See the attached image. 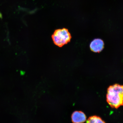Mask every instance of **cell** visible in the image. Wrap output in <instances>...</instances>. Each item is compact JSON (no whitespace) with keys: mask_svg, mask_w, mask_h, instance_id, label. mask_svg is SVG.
Masks as SVG:
<instances>
[{"mask_svg":"<svg viewBox=\"0 0 123 123\" xmlns=\"http://www.w3.org/2000/svg\"><path fill=\"white\" fill-rule=\"evenodd\" d=\"M52 38L55 45L62 47L70 42L71 36L68 30L63 28L55 30L52 35Z\"/></svg>","mask_w":123,"mask_h":123,"instance_id":"7a4b0ae2","label":"cell"},{"mask_svg":"<svg viewBox=\"0 0 123 123\" xmlns=\"http://www.w3.org/2000/svg\"><path fill=\"white\" fill-rule=\"evenodd\" d=\"M104 43L102 39L96 38L94 39L90 44V49L95 53H100L103 49Z\"/></svg>","mask_w":123,"mask_h":123,"instance_id":"3957f363","label":"cell"},{"mask_svg":"<svg viewBox=\"0 0 123 123\" xmlns=\"http://www.w3.org/2000/svg\"><path fill=\"white\" fill-rule=\"evenodd\" d=\"M71 119L73 123H83L86 120V117L83 112L76 111L72 115Z\"/></svg>","mask_w":123,"mask_h":123,"instance_id":"277c9868","label":"cell"},{"mask_svg":"<svg viewBox=\"0 0 123 123\" xmlns=\"http://www.w3.org/2000/svg\"><path fill=\"white\" fill-rule=\"evenodd\" d=\"M106 100L112 108L118 109L123 105V85L116 84L107 89Z\"/></svg>","mask_w":123,"mask_h":123,"instance_id":"6da1fadb","label":"cell"},{"mask_svg":"<svg viewBox=\"0 0 123 123\" xmlns=\"http://www.w3.org/2000/svg\"><path fill=\"white\" fill-rule=\"evenodd\" d=\"M86 123H106L100 117L96 115L90 117L87 120Z\"/></svg>","mask_w":123,"mask_h":123,"instance_id":"5b68a950","label":"cell"}]
</instances>
